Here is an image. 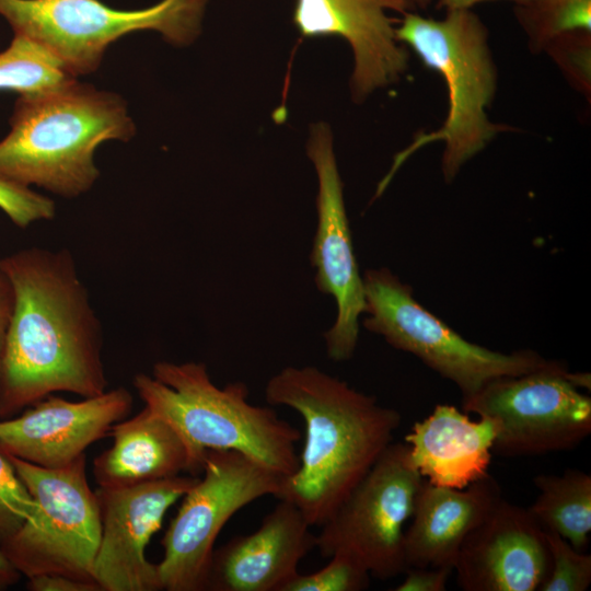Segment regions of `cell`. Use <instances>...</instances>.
Masks as SVG:
<instances>
[{
    "label": "cell",
    "mask_w": 591,
    "mask_h": 591,
    "mask_svg": "<svg viewBox=\"0 0 591 591\" xmlns=\"http://www.w3.org/2000/svg\"><path fill=\"white\" fill-rule=\"evenodd\" d=\"M14 291L0 370V420L50 394L107 391L103 329L67 248L28 247L0 258Z\"/></svg>",
    "instance_id": "1"
},
{
    "label": "cell",
    "mask_w": 591,
    "mask_h": 591,
    "mask_svg": "<svg viewBox=\"0 0 591 591\" xmlns=\"http://www.w3.org/2000/svg\"><path fill=\"white\" fill-rule=\"evenodd\" d=\"M266 401L299 413L305 441L277 499L321 526L393 442L401 414L316 367H286L266 384Z\"/></svg>",
    "instance_id": "2"
},
{
    "label": "cell",
    "mask_w": 591,
    "mask_h": 591,
    "mask_svg": "<svg viewBox=\"0 0 591 591\" xmlns=\"http://www.w3.org/2000/svg\"><path fill=\"white\" fill-rule=\"evenodd\" d=\"M10 125L0 141V176L63 198L93 187L100 176L94 152L102 142L128 141L136 132L118 94L76 79L21 95Z\"/></svg>",
    "instance_id": "3"
},
{
    "label": "cell",
    "mask_w": 591,
    "mask_h": 591,
    "mask_svg": "<svg viewBox=\"0 0 591 591\" xmlns=\"http://www.w3.org/2000/svg\"><path fill=\"white\" fill-rule=\"evenodd\" d=\"M132 384L146 406L167 420L188 452V471L200 476L209 450L236 451L286 477L299 465L301 432L269 407L247 401L243 382L218 387L201 362L159 361Z\"/></svg>",
    "instance_id": "4"
},
{
    "label": "cell",
    "mask_w": 591,
    "mask_h": 591,
    "mask_svg": "<svg viewBox=\"0 0 591 591\" xmlns=\"http://www.w3.org/2000/svg\"><path fill=\"white\" fill-rule=\"evenodd\" d=\"M399 43L409 46L425 66L444 79L448 113L442 126L421 132L398 152L379 183L380 197L403 163L422 147L442 141V174L450 183L462 166L501 131L509 128L489 120L486 109L497 89V70L488 45V30L471 9L447 11L436 20L408 11L395 27Z\"/></svg>",
    "instance_id": "5"
},
{
    "label": "cell",
    "mask_w": 591,
    "mask_h": 591,
    "mask_svg": "<svg viewBox=\"0 0 591 591\" xmlns=\"http://www.w3.org/2000/svg\"><path fill=\"white\" fill-rule=\"evenodd\" d=\"M209 0H161L139 10L100 0H0V15L15 35L39 44L73 77L94 72L108 45L138 31H155L177 46L201 31Z\"/></svg>",
    "instance_id": "6"
},
{
    "label": "cell",
    "mask_w": 591,
    "mask_h": 591,
    "mask_svg": "<svg viewBox=\"0 0 591 591\" xmlns=\"http://www.w3.org/2000/svg\"><path fill=\"white\" fill-rule=\"evenodd\" d=\"M362 279L368 314L363 326L453 382L462 399L475 395L495 379L528 373L555 362L531 349L503 354L468 341L425 309L415 299L412 287L387 268L368 269Z\"/></svg>",
    "instance_id": "7"
},
{
    "label": "cell",
    "mask_w": 591,
    "mask_h": 591,
    "mask_svg": "<svg viewBox=\"0 0 591 591\" xmlns=\"http://www.w3.org/2000/svg\"><path fill=\"white\" fill-rule=\"evenodd\" d=\"M7 456L37 509L0 549L26 578L60 573L96 582L93 566L101 518L96 493L88 483L85 454L62 468Z\"/></svg>",
    "instance_id": "8"
},
{
    "label": "cell",
    "mask_w": 591,
    "mask_h": 591,
    "mask_svg": "<svg viewBox=\"0 0 591 591\" xmlns=\"http://www.w3.org/2000/svg\"><path fill=\"white\" fill-rule=\"evenodd\" d=\"M282 476L236 451L205 453L198 480L182 497L161 545L162 590L204 591L216 540L230 518L246 505L277 496Z\"/></svg>",
    "instance_id": "9"
},
{
    "label": "cell",
    "mask_w": 591,
    "mask_h": 591,
    "mask_svg": "<svg viewBox=\"0 0 591 591\" xmlns=\"http://www.w3.org/2000/svg\"><path fill=\"white\" fill-rule=\"evenodd\" d=\"M424 482L409 447L392 442L320 526L315 548L325 558L350 554L380 580L404 573V526Z\"/></svg>",
    "instance_id": "10"
},
{
    "label": "cell",
    "mask_w": 591,
    "mask_h": 591,
    "mask_svg": "<svg viewBox=\"0 0 591 591\" xmlns=\"http://www.w3.org/2000/svg\"><path fill=\"white\" fill-rule=\"evenodd\" d=\"M563 362L495 379L462 399L465 413L496 427L493 454L535 456L570 450L591 432V397L569 379Z\"/></svg>",
    "instance_id": "11"
},
{
    "label": "cell",
    "mask_w": 591,
    "mask_h": 591,
    "mask_svg": "<svg viewBox=\"0 0 591 591\" xmlns=\"http://www.w3.org/2000/svg\"><path fill=\"white\" fill-rule=\"evenodd\" d=\"M318 181L316 197L317 229L311 263L316 269L315 283L335 299L337 314L324 334L331 360H349L359 338V318L366 312L363 279L355 256L346 213L343 183L337 169L331 128L318 123L311 128L306 146Z\"/></svg>",
    "instance_id": "12"
},
{
    "label": "cell",
    "mask_w": 591,
    "mask_h": 591,
    "mask_svg": "<svg viewBox=\"0 0 591 591\" xmlns=\"http://www.w3.org/2000/svg\"><path fill=\"white\" fill-rule=\"evenodd\" d=\"M198 478L181 474L132 487L95 490L101 537L93 577L102 591L162 590L158 564L147 558V546L171 506Z\"/></svg>",
    "instance_id": "13"
},
{
    "label": "cell",
    "mask_w": 591,
    "mask_h": 591,
    "mask_svg": "<svg viewBox=\"0 0 591 591\" xmlns=\"http://www.w3.org/2000/svg\"><path fill=\"white\" fill-rule=\"evenodd\" d=\"M132 403L125 387L79 402L50 394L20 415L0 420V450L40 467H66L127 418Z\"/></svg>",
    "instance_id": "14"
},
{
    "label": "cell",
    "mask_w": 591,
    "mask_h": 591,
    "mask_svg": "<svg viewBox=\"0 0 591 591\" xmlns=\"http://www.w3.org/2000/svg\"><path fill=\"white\" fill-rule=\"evenodd\" d=\"M415 10L407 0H296L292 21L303 37L340 36L350 45L355 66L354 101L397 82L408 53L395 35L390 11Z\"/></svg>",
    "instance_id": "15"
},
{
    "label": "cell",
    "mask_w": 591,
    "mask_h": 591,
    "mask_svg": "<svg viewBox=\"0 0 591 591\" xmlns=\"http://www.w3.org/2000/svg\"><path fill=\"white\" fill-rule=\"evenodd\" d=\"M549 569L544 530L503 498L465 537L453 568L464 591H535Z\"/></svg>",
    "instance_id": "16"
},
{
    "label": "cell",
    "mask_w": 591,
    "mask_h": 591,
    "mask_svg": "<svg viewBox=\"0 0 591 591\" xmlns=\"http://www.w3.org/2000/svg\"><path fill=\"white\" fill-rule=\"evenodd\" d=\"M311 528L292 502L279 499L256 531L213 551L206 590L282 591L316 546Z\"/></svg>",
    "instance_id": "17"
},
{
    "label": "cell",
    "mask_w": 591,
    "mask_h": 591,
    "mask_svg": "<svg viewBox=\"0 0 591 591\" xmlns=\"http://www.w3.org/2000/svg\"><path fill=\"white\" fill-rule=\"evenodd\" d=\"M501 498L500 486L490 474L463 489L434 486L425 479L404 534L407 568H454L465 537Z\"/></svg>",
    "instance_id": "18"
},
{
    "label": "cell",
    "mask_w": 591,
    "mask_h": 591,
    "mask_svg": "<svg viewBox=\"0 0 591 591\" xmlns=\"http://www.w3.org/2000/svg\"><path fill=\"white\" fill-rule=\"evenodd\" d=\"M496 438L495 424L472 420L448 404L416 421L405 436L413 465L431 485L463 489L488 475Z\"/></svg>",
    "instance_id": "19"
},
{
    "label": "cell",
    "mask_w": 591,
    "mask_h": 591,
    "mask_svg": "<svg viewBox=\"0 0 591 591\" xmlns=\"http://www.w3.org/2000/svg\"><path fill=\"white\" fill-rule=\"evenodd\" d=\"M111 448L93 461L99 488L117 489L162 480L188 471V452L174 427L148 406L116 422Z\"/></svg>",
    "instance_id": "20"
},
{
    "label": "cell",
    "mask_w": 591,
    "mask_h": 591,
    "mask_svg": "<svg viewBox=\"0 0 591 591\" xmlns=\"http://www.w3.org/2000/svg\"><path fill=\"white\" fill-rule=\"evenodd\" d=\"M533 483L536 500L528 508L543 530L553 531L584 551L591 532V476L580 470L541 474Z\"/></svg>",
    "instance_id": "21"
},
{
    "label": "cell",
    "mask_w": 591,
    "mask_h": 591,
    "mask_svg": "<svg viewBox=\"0 0 591 591\" xmlns=\"http://www.w3.org/2000/svg\"><path fill=\"white\" fill-rule=\"evenodd\" d=\"M63 65L39 44L15 35L0 53V91L33 94L74 80Z\"/></svg>",
    "instance_id": "22"
},
{
    "label": "cell",
    "mask_w": 591,
    "mask_h": 591,
    "mask_svg": "<svg viewBox=\"0 0 591 591\" xmlns=\"http://www.w3.org/2000/svg\"><path fill=\"white\" fill-rule=\"evenodd\" d=\"M514 15L534 53L559 37L591 34V0H531L515 4Z\"/></svg>",
    "instance_id": "23"
},
{
    "label": "cell",
    "mask_w": 591,
    "mask_h": 591,
    "mask_svg": "<svg viewBox=\"0 0 591 591\" xmlns=\"http://www.w3.org/2000/svg\"><path fill=\"white\" fill-rule=\"evenodd\" d=\"M326 566L309 575L297 573L282 591H361L370 586L371 575L355 556L332 555Z\"/></svg>",
    "instance_id": "24"
},
{
    "label": "cell",
    "mask_w": 591,
    "mask_h": 591,
    "mask_svg": "<svg viewBox=\"0 0 591 591\" xmlns=\"http://www.w3.org/2000/svg\"><path fill=\"white\" fill-rule=\"evenodd\" d=\"M551 556L549 573L538 591H586L591 583V555L576 549L559 534L544 530Z\"/></svg>",
    "instance_id": "25"
},
{
    "label": "cell",
    "mask_w": 591,
    "mask_h": 591,
    "mask_svg": "<svg viewBox=\"0 0 591 591\" xmlns=\"http://www.w3.org/2000/svg\"><path fill=\"white\" fill-rule=\"evenodd\" d=\"M37 505L0 450V546L36 513Z\"/></svg>",
    "instance_id": "26"
},
{
    "label": "cell",
    "mask_w": 591,
    "mask_h": 591,
    "mask_svg": "<svg viewBox=\"0 0 591 591\" xmlns=\"http://www.w3.org/2000/svg\"><path fill=\"white\" fill-rule=\"evenodd\" d=\"M0 209L21 229L37 221L51 220L56 215V206L50 198L2 176Z\"/></svg>",
    "instance_id": "27"
},
{
    "label": "cell",
    "mask_w": 591,
    "mask_h": 591,
    "mask_svg": "<svg viewBox=\"0 0 591 591\" xmlns=\"http://www.w3.org/2000/svg\"><path fill=\"white\" fill-rule=\"evenodd\" d=\"M570 83L580 92L590 94L591 86V34L559 37L546 48Z\"/></svg>",
    "instance_id": "28"
},
{
    "label": "cell",
    "mask_w": 591,
    "mask_h": 591,
    "mask_svg": "<svg viewBox=\"0 0 591 591\" xmlns=\"http://www.w3.org/2000/svg\"><path fill=\"white\" fill-rule=\"evenodd\" d=\"M453 571L451 567H409L395 591H444Z\"/></svg>",
    "instance_id": "29"
},
{
    "label": "cell",
    "mask_w": 591,
    "mask_h": 591,
    "mask_svg": "<svg viewBox=\"0 0 591 591\" xmlns=\"http://www.w3.org/2000/svg\"><path fill=\"white\" fill-rule=\"evenodd\" d=\"M30 591H102L99 583L60 573H43L27 578Z\"/></svg>",
    "instance_id": "30"
},
{
    "label": "cell",
    "mask_w": 591,
    "mask_h": 591,
    "mask_svg": "<svg viewBox=\"0 0 591 591\" xmlns=\"http://www.w3.org/2000/svg\"><path fill=\"white\" fill-rule=\"evenodd\" d=\"M14 308V291L7 275L0 268V370L5 338Z\"/></svg>",
    "instance_id": "31"
},
{
    "label": "cell",
    "mask_w": 591,
    "mask_h": 591,
    "mask_svg": "<svg viewBox=\"0 0 591 591\" xmlns=\"http://www.w3.org/2000/svg\"><path fill=\"white\" fill-rule=\"evenodd\" d=\"M21 575L0 549V591L14 586Z\"/></svg>",
    "instance_id": "32"
},
{
    "label": "cell",
    "mask_w": 591,
    "mask_h": 591,
    "mask_svg": "<svg viewBox=\"0 0 591 591\" xmlns=\"http://www.w3.org/2000/svg\"><path fill=\"white\" fill-rule=\"evenodd\" d=\"M485 1H493V0H438L437 8L444 9L445 11L471 9L472 7L480 2H485ZM512 1H514L515 4H519V3H524L531 0H512Z\"/></svg>",
    "instance_id": "33"
},
{
    "label": "cell",
    "mask_w": 591,
    "mask_h": 591,
    "mask_svg": "<svg viewBox=\"0 0 591 591\" xmlns=\"http://www.w3.org/2000/svg\"><path fill=\"white\" fill-rule=\"evenodd\" d=\"M568 379L578 387L590 391L591 378L589 373H572L568 371Z\"/></svg>",
    "instance_id": "34"
},
{
    "label": "cell",
    "mask_w": 591,
    "mask_h": 591,
    "mask_svg": "<svg viewBox=\"0 0 591 591\" xmlns=\"http://www.w3.org/2000/svg\"><path fill=\"white\" fill-rule=\"evenodd\" d=\"M413 7L414 9H427L432 0H407Z\"/></svg>",
    "instance_id": "35"
}]
</instances>
